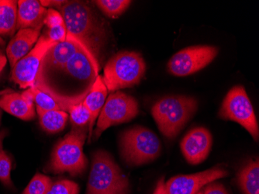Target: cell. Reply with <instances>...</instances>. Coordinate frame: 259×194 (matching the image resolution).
<instances>
[{
    "instance_id": "25",
    "label": "cell",
    "mask_w": 259,
    "mask_h": 194,
    "mask_svg": "<svg viewBox=\"0 0 259 194\" xmlns=\"http://www.w3.org/2000/svg\"><path fill=\"white\" fill-rule=\"evenodd\" d=\"M52 181L45 175L37 173L33 176L23 194H47L52 186Z\"/></svg>"
},
{
    "instance_id": "10",
    "label": "cell",
    "mask_w": 259,
    "mask_h": 194,
    "mask_svg": "<svg viewBox=\"0 0 259 194\" xmlns=\"http://www.w3.org/2000/svg\"><path fill=\"white\" fill-rule=\"evenodd\" d=\"M57 44L49 37L41 36L31 51L19 60L12 68V81L19 85L21 89L33 87L47 52Z\"/></svg>"
},
{
    "instance_id": "11",
    "label": "cell",
    "mask_w": 259,
    "mask_h": 194,
    "mask_svg": "<svg viewBox=\"0 0 259 194\" xmlns=\"http://www.w3.org/2000/svg\"><path fill=\"white\" fill-rule=\"evenodd\" d=\"M228 175L226 169L220 167L194 174L180 175L167 181L165 189L168 194H196L206 185L226 177Z\"/></svg>"
},
{
    "instance_id": "14",
    "label": "cell",
    "mask_w": 259,
    "mask_h": 194,
    "mask_svg": "<svg viewBox=\"0 0 259 194\" xmlns=\"http://www.w3.org/2000/svg\"><path fill=\"white\" fill-rule=\"evenodd\" d=\"M78 49V42L67 33L66 40L52 47L44 58L39 71L63 70Z\"/></svg>"
},
{
    "instance_id": "18",
    "label": "cell",
    "mask_w": 259,
    "mask_h": 194,
    "mask_svg": "<svg viewBox=\"0 0 259 194\" xmlns=\"http://www.w3.org/2000/svg\"><path fill=\"white\" fill-rule=\"evenodd\" d=\"M107 89L105 86L103 78L98 75L94 83L92 85L90 92H89L85 98L84 99V104L87 106L90 111L91 118H90V125H89V139H91L93 133V125L95 124L96 120L99 113L101 111L102 108L104 106L107 99Z\"/></svg>"
},
{
    "instance_id": "12",
    "label": "cell",
    "mask_w": 259,
    "mask_h": 194,
    "mask_svg": "<svg viewBox=\"0 0 259 194\" xmlns=\"http://www.w3.org/2000/svg\"><path fill=\"white\" fill-rule=\"evenodd\" d=\"M213 138L209 130L203 127L193 128L185 135L180 147L186 161L191 165L203 163L210 152Z\"/></svg>"
},
{
    "instance_id": "32",
    "label": "cell",
    "mask_w": 259,
    "mask_h": 194,
    "mask_svg": "<svg viewBox=\"0 0 259 194\" xmlns=\"http://www.w3.org/2000/svg\"><path fill=\"white\" fill-rule=\"evenodd\" d=\"M7 57L3 53L2 51L0 50V74L2 72L4 68H5L6 65H7Z\"/></svg>"
},
{
    "instance_id": "15",
    "label": "cell",
    "mask_w": 259,
    "mask_h": 194,
    "mask_svg": "<svg viewBox=\"0 0 259 194\" xmlns=\"http://www.w3.org/2000/svg\"><path fill=\"white\" fill-rule=\"evenodd\" d=\"M17 5V28L41 30L48 10L40 4V1L20 0Z\"/></svg>"
},
{
    "instance_id": "9",
    "label": "cell",
    "mask_w": 259,
    "mask_h": 194,
    "mask_svg": "<svg viewBox=\"0 0 259 194\" xmlns=\"http://www.w3.org/2000/svg\"><path fill=\"white\" fill-rule=\"evenodd\" d=\"M218 55L216 47L197 45L184 48L175 54L168 63V71L176 76L196 73L213 62Z\"/></svg>"
},
{
    "instance_id": "23",
    "label": "cell",
    "mask_w": 259,
    "mask_h": 194,
    "mask_svg": "<svg viewBox=\"0 0 259 194\" xmlns=\"http://www.w3.org/2000/svg\"><path fill=\"white\" fill-rule=\"evenodd\" d=\"M68 113L73 128H88L91 115L83 101L71 106Z\"/></svg>"
},
{
    "instance_id": "19",
    "label": "cell",
    "mask_w": 259,
    "mask_h": 194,
    "mask_svg": "<svg viewBox=\"0 0 259 194\" xmlns=\"http://www.w3.org/2000/svg\"><path fill=\"white\" fill-rule=\"evenodd\" d=\"M237 182L244 194H259L258 159L251 160L240 169Z\"/></svg>"
},
{
    "instance_id": "27",
    "label": "cell",
    "mask_w": 259,
    "mask_h": 194,
    "mask_svg": "<svg viewBox=\"0 0 259 194\" xmlns=\"http://www.w3.org/2000/svg\"><path fill=\"white\" fill-rule=\"evenodd\" d=\"M45 24H46L47 27L51 29L58 27V26L64 25L65 22H64L63 17L60 14V12L57 11L55 9L50 8L47 12Z\"/></svg>"
},
{
    "instance_id": "34",
    "label": "cell",
    "mask_w": 259,
    "mask_h": 194,
    "mask_svg": "<svg viewBox=\"0 0 259 194\" xmlns=\"http://www.w3.org/2000/svg\"><path fill=\"white\" fill-rule=\"evenodd\" d=\"M196 194H203V192H202V189L201 190L199 191V192H198Z\"/></svg>"
},
{
    "instance_id": "29",
    "label": "cell",
    "mask_w": 259,
    "mask_h": 194,
    "mask_svg": "<svg viewBox=\"0 0 259 194\" xmlns=\"http://www.w3.org/2000/svg\"><path fill=\"white\" fill-rule=\"evenodd\" d=\"M203 194H228L224 185L216 181L209 183L202 189Z\"/></svg>"
},
{
    "instance_id": "2",
    "label": "cell",
    "mask_w": 259,
    "mask_h": 194,
    "mask_svg": "<svg viewBox=\"0 0 259 194\" xmlns=\"http://www.w3.org/2000/svg\"><path fill=\"white\" fill-rule=\"evenodd\" d=\"M198 103L193 97L165 96L151 108V113L158 129L166 138L179 135L197 110Z\"/></svg>"
},
{
    "instance_id": "5",
    "label": "cell",
    "mask_w": 259,
    "mask_h": 194,
    "mask_svg": "<svg viewBox=\"0 0 259 194\" xmlns=\"http://www.w3.org/2000/svg\"><path fill=\"white\" fill-rule=\"evenodd\" d=\"M146 64L141 54L122 52L113 55L104 68L103 80L107 91H118L138 84L145 75Z\"/></svg>"
},
{
    "instance_id": "21",
    "label": "cell",
    "mask_w": 259,
    "mask_h": 194,
    "mask_svg": "<svg viewBox=\"0 0 259 194\" xmlns=\"http://www.w3.org/2000/svg\"><path fill=\"white\" fill-rule=\"evenodd\" d=\"M37 111L44 131L50 134H55L65 128L68 120L67 112L62 110L44 111L40 110H37Z\"/></svg>"
},
{
    "instance_id": "26",
    "label": "cell",
    "mask_w": 259,
    "mask_h": 194,
    "mask_svg": "<svg viewBox=\"0 0 259 194\" xmlns=\"http://www.w3.org/2000/svg\"><path fill=\"white\" fill-rule=\"evenodd\" d=\"M79 186L73 181L62 179L52 183L47 194H78Z\"/></svg>"
},
{
    "instance_id": "35",
    "label": "cell",
    "mask_w": 259,
    "mask_h": 194,
    "mask_svg": "<svg viewBox=\"0 0 259 194\" xmlns=\"http://www.w3.org/2000/svg\"><path fill=\"white\" fill-rule=\"evenodd\" d=\"M1 114H2V113H1V108H0V119H1Z\"/></svg>"
},
{
    "instance_id": "31",
    "label": "cell",
    "mask_w": 259,
    "mask_h": 194,
    "mask_svg": "<svg viewBox=\"0 0 259 194\" xmlns=\"http://www.w3.org/2000/svg\"><path fill=\"white\" fill-rule=\"evenodd\" d=\"M153 194H168L167 193L166 189H165V182H164V178L162 177L158 181L156 187L153 192Z\"/></svg>"
},
{
    "instance_id": "1",
    "label": "cell",
    "mask_w": 259,
    "mask_h": 194,
    "mask_svg": "<svg viewBox=\"0 0 259 194\" xmlns=\"http://www.w3.org/2000/svg\"><path fill=\"white\" fill-rule=\"evenodd\" d=\"M58 10L63 17L67 33L83 45L100 66L108 40L105 22L88 4L81 1H65Z\"/></svg>"
},
{
    "instance_id": "24",
    "label": "cell",
    "mask_w": 259,
    "mask_h": 194,
    "mask_svg": "<svg viewBox=\"0 0 259 194\" xmlns=\"http://www.w3.org/2000/svg\"><path fill=\"white\" fill-rule=\"evenodd\" d=\"M5 136V133H0V181L6 186H13L10 173L12 169V160L7 153L4 151L3 146V140Z\"/></svg>"
},
{
    "instance_id": "6",
    "label": "cell",
    "mask_w": 259,
    "mask_h": 194,
    "mask_svg": "<svg viewBox=\"0 0 259 194\" xmlns=\"http://www.w3.org/2000/svg\"><path fill=\"white\" fill-rule=\"evenodd\" d=\"M120 153L129 166L151 163L161 154V142L155 133L142 127L124 131L120 140Z\"/></svg>"
},
{
    "instance_id": "16",
    "label": "cell",
    "mask_w": 259,
    "mask_h": 194,
    "mask_svg": "<svg viewBox=\"0 0 259 194\" xmlns=\"http://www.w3.org/2000/svg\"><path fill=\"white\" fill-rule=\"evenodd\" d=\"M0 108L23 121H30L35 117L34 103L27 91L10 93L0 98Z\"/></svg>"
},
{
    "instance_id": "33",
    "label": "cell",
    "mask_w": 259,
    "mask_h": 194,
    "mask_svg": "<svg viewBox=\"0 0 259 194\" xmlns=\"http://www.w3.org/2000/svg\"><path fill=\"white\" fill-rule=\"evenodd\" d=\"M4 45H5V42L3 40L2 37H0V46H3Z\"/></svg>"
},
{
    "instance_id": "28",
    "label": "cell",
    "mask_w": 259,
    "mask_h": 194,
    "mask_svg": "<svg viewBox=\"0 0 259 194\" xmlns=\"http://www.w3.org/2000/svg\"><path fill=\"white\" fill-rule=\"evenodd\" d=\"M67 37V30L65 24L49 29V38L57 43L65 42Z\"/></svg>"
},
{
    "instance_id": "4",
    "label": "cell",
    "mask_w": 259,
    "mask_h": 194,
    "mask_svg": "<svg viewBox=\"0 0 259 194\" xmlns=\"http://www.w3.org/2000/svg\"><path fill=\"white\" fill-rule=\"evenodd\" d=\"M88 128H73L52 151L49 171L54 173H69L77 176L82 174L88 166L83 152Z\"/></svg>"
},
{
    "instance_id": "7",
    "label": "cell",
    "mask_w": 259,
    "mask_h": 194,
    "mask_svg": "<svg viewBox=\"0 0 259 194\" xmlns=\"http://www.w3.org/2000/svg\"><path fill=\"white\" fill-rule=\"evenodd\" d=\"M219 117L221 119L239 124L254 141H258L257 118L251 100L242 86H237L229 90L221 105Z\"/></svg>"
},
{
    "instance_id": "17",
    "label": "cell",
    "mask_w": 259,
    "mask_h": 194,
    "mask_svg": "<svg viewBox=\"0 0 259 194\" xmlns=\"http://www.w3.org/2000/svg\"><path fill=\"white\" fill-rule=\"evenodd\" d=\"M40 30L36 29H20L13 37L7 48V55L10 66L14 68L19 60L31 51L40 36Z\"/></svg>"
},
{
    "instance_id": "13",
    "label": "cell",
    "mask_w": 259,
    "mask_h": 194,
    "mask_svg": "<svg viewBox=\"0 0 259 194\" xmlns=\"http://www.w3.org/2000/svg\"><path fill=\"white\" fill-rule=\"evenodd\" d=\"M100 68L97 60L78 42V49L65 65L63 71L75 80L93 83L99 75Z\"/></svg>"
},
{
    "instance_id": "3",
    "label": "cell",
    "mask_w": 259,
    "mask_h": 194,
    "mask_svg": "<svg viewBox=\"0 0 259 194\" xmlns=\"http://www.w3.org/2000/svg\"><path fill=\"white\" fill-rule=\"evenodd\" d=\"M127 177L105 151L94 153L85 194H129Z\"/></svg>"
},
{
    "instance_id": "30",
    "label": "cell",
    "mask_w": 259,
    "mask_h": 194,
    "mask_svg": "<svg viewBox=\"0 0 259 194\" xmlns=\"http://www.w3.org/2000/svg\"><path fill=\"white\" fill-rule=\"evenodd\" d=\"M65 1H55V0H51V1H40V4L43 6L44 7H50L51 8H57L59 9L64 4Z\"/></svg>"
},
{
    "instance_id": "20",
    "label": "cell",
    "mask_w": 259,
    "mask_h": 194,
    "mask_svg": "<svg viewBox=\"0 0 259 194\" xmlns=\"http://www.w3.org/2000/svg\"><path fill=\"white\" fill-rule=\"evenodd\" d=\"M17 2L13 0H0V35L15 33L17 26Z\"/></svg>"
},
{
    "instance_id": "22",
    "label": "cell",
    "mask_w": 259,
    "mask_h": 194,
    "mask_svg": "<svg viewBox=\"0 0 259 194\" xmlns=\"http://www.w3.org/2000/svg\"><path fill=\"white\" fill-rule=\"evenodd\" d=\"M97 7L110 18H118L132 4L129 0H97Z\"/></svg>"
},
{
    "instance_id": "8",
    "label": "cell",
    "mask_w": 259,
    "mask_h": 194,
    "mask_svg": "<svg viewBox=\"0 0 259 194\" xmlns=\"http://www.w3.org/2000/svg\"><path fill=\"white\" fill-rule=\"evenodd\" d=\"M138 113V103L133 96L116 91L109 96L102 108L93 137L98 139L103 131L110 127L132 121Z\"/></svg>"
}]
</instances>
